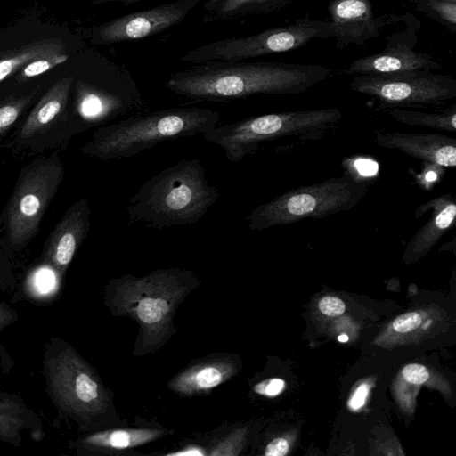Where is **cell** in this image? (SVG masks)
I'll list each match as a JSON object with an SVG mask.
<instances>
[{
	"label": "cell",
	"mask_w": 456,
	"mask_h": 456,
	"mask_svg": "<svg viewBox=\"0 0 456 456\" xmlns=\"http://www.w3.org/2000/svg\"><path fill=\"white\" fill-rule=\"evenodd\" d=\"M142 1H144V0H92V4L94 5H98V4H107V3L117 2V3H121L124 5H130V4L139 3Z\"/></svg>",
	"instance_id": "cell-37"
},
{
	"label": "cell",
	"mask_w": 456,
	"mask_h": 456,
	"mask_svg": "<svg viewBox=\"0 0 456 456\" xmlns=\"http://www.w3.org/2000/svg\"><path fill=\"white\" fill-rule=\"evenodd\" d=\"M29 412L24 404L12 399L0 398V441L19 445L22 430L28 428Z\"/></svg>",
	"instance_id": "cell-24"
},
{
	"label": "cell",
	"mask_w": 456,
	"mask_h": 456,
	"mask_svg": "<svg viewBox=\"0 0 456 456\" xmlns=\"http://www.w3.org/2000/svg\"><path fill=\"white\" fill-rule=\"evenodd\" d=\"M50 395L66 414L83 420L105 411L107 392L90 365L70 346L49 354L45 362Z\"/></svg>",
	"instance_id": "cell-8"
},
{
	"label": "cell",
	"mask_w": 456,
	"mask_h": 456,
	"mask_svg": "<svg viewBox=\"0 0 456 456\" xmlns=\"http://www.w3.org/2000/svg\"><path fill=\"white\" fill-rule=\"evenodd\" d=\"M162 434L161 430L152 428L113 429L94 433L81 444L90 450H124L150 443Z\"/></svg>",
	"instance_id": "cell-21"
},
{
	"label": "cell",
	"mask_w": 456,
	"mask_h": 456,
	"mask_svg": "<svg viewBox=\"0 0 456 456\" xmlns=\"http://www.w3.org/2000/svg\"><path fill=\"white\" fill-rule=\"evenodd\" d=\"M220 118L219 111L201 107L147 110L101 126L82 151L99 160H120L162 142L203 135Z\"/></svg>",
	"instance_id": "cell-3"
},
{
	"label": "cell",
	"mask_w": 456,
	"mask_h": 456,
	"mask_svg": "<svg viewBox=\"0 0 456 456\" xmlns=\"http://www.w3.org/2000/svg\"><path fill=\"white\" fill-rule=\"evenodd\" d=\"M389 113L395 121L409 125L429 127L445 132L456 131V104L442 112H421L403 108L389 109Z\"/></svg>",
	"instance_id": "cell-23"
},
{
	"label": "cell",
	"mask_w": 456,
	"mask_h": 456,
	"mask_svg": "<svg viewBox=\"0 0 456 456\" xmlns=\"http://www.w3.org/2000/svg\"><path fill=\"white\" fill-rule=\"evenodd\" d=\"M245 429H237L218 443L210 452V455H237L242 448Z\"/></svg>",
	"instance_id": "cell-28"
},
{
	"label": "cell",
	"mask_w": 456,
	"mask_h": 456,
	"mask_svg": "<svg viewBox=\"0 0 456 456\" xmlns=\"http://www.w3.org/2000/svg\"><path fill=\"white\" fill-rule=\"evenodd\" d=\"M402 374L406 381L416 385L426 382L429 378L428 370L425 366L417 363L404 366Z\"/></svg>",
	"instance_id": "cell-30"
},
{
	"label": "cell",
	"mask_w": 456,
	"mask_h": 456,
	"mask_svg": "<svg viewBox=\"0 0 456 456\" xmlns=\"http://www.w3.org/2000/svg\"><path fill=\"white\" fill-rule=\"evenodd\" d=\"M201 1L176 0L127 13L94 28L91 40L97 45H110L154 36L182 22Z\"/></svg>",
	"instance_id": "cell-13"
},
{
	"label": "cell",
	"mask_w": 456,
	"mask_h": 456,
	"mask_svg": "<svg viewBox=\"0 0 456 456\" xmlns=\"http://www.w3.org/2000/svg\"><path fill=\"white\" fill-rule=\"evenodd\" d=\"M374 142L435 167L456 166V140L445 134L377 131Z\"/></svg>",
	"instance_id": "cell-16"
},
{
	"label": "cell",
	"mask_w": 456,
	"mask_h": 456,
	"mask_svg": "<svg viewBox=\"0 0 456 456\" xmlns=\"http://www.w3.org/2000/svg\"><path fill=\"white\" fill-rule=\"evenodd\" d=\"M421 1H426V0H410V2L413 3V4H417V3L421 2ZM444 1H449V2H452V3H456V0H444Z\"/></svg>",
	"instance_id": "cell-39"
},
{
	"label": "cell",
	"mask_w": 456,
	"mask_h": 456,
	"mask_svg": "<svg viewBox=\"0 0 456 456\" xmlns=\"http://www.w3.org/2000/svg\"><path fill=\"white\" fill-rule=\"evenodd\" d=\"M370 181L346 171L312 185L299 186L257 206L245 218L250 231L320 219L352 209L366 196Z\"/></svg>",
	"instance_id": "cell-4"
},
{
	"label": "cell",
	"mask_w": 456,
	"mask_h": 456,
	"mask_svg": "<svg viewBox=\"0 0 456 456\" xmlns=\"http://www.w3.org/2000/svg\"><path fill=\"white\" fill-rule=\"evenodd\" d=\"M74 109L86 126H103L149 110L134 84L126 77L106 85L77 79Z\"/></svg>",
	"instance_id": "cell-11"
},
{
	"label": "cell",
	"mask_w": 456,
	"mask_h": 456,
	"mask_svg": "<svg viewBox=\"0 0 456 456\" xmlns=\"http://www.w3.org/2000/svg\"><path fill=\"white\" fill-rule=\"evenodd\" d=\"M191 279L185 270L169 268L143 277L126 275L118 281L113 305L118 314L139 322L142 349L154 347L167 337L175 307L187 293Z\"/></svg>",
	"instance_id": "cell-5"
},
{
	"label": "cell",
	"mask_w": 456,
	"mask_h": 456,
	"mask_svg": "<svg viewBox=\"0 0 456 456\" xmlns=\"http://www.w3.org/2000/svg\"><path fill=\"white\" fill-rule=\"evenodd\" d=\"M292 0H206L203 7L207 21L224 20L248 14H267Z\"/></svg>",
	"instance_id": "cell-20"
},
{
	"label": "cell",
	"mask_w": 456,
	"mask_h": 456,
	"mask_svg": "<svg viewBox=\"0 0 456 456\" xmlns=\"http://www.w3.org/2000/svg\"><path fill=\"white\" fill-rule=\"evenodd\" d=\"M402 24L400 29L386 37V46L381 52L354 60L344 72L366 75L442 69L443 65L430 54L414 50L420 28L419 20L411 13L403 14Z\"/></svg>",
	"instance_id": "cell-12"
},
{
	"label": "cell",
	"mask_w": 456,
	"mask_h": 456,
	"mask_svg": "<svg viewBox=\"0 0 456 456\" xmlns=\"http://www.w3.org/2000/svg\"><path fill=\"white\" fill-rule=\"evenodd\" d=\"M60 53H65V44L59 38L37 40L9 52L0 58V83L29 61Z\"/></svg>",
	"instance_id": "cell-22"
},
{
	"label": "cell",
	"mask_w": 456,
	"mask_h": 456,
	"mask_svg": "<svg viewBox=\"0 0 456 456\" xmlns=\"http://www.w3.org/2000/svg\"><path fill=\"white\" fill-rule=\"evenodd\" d=\"M31 95L12 99L0 105V134L9 128L19 118Z\"/></svg>",
	"instance_id": "cell-27"
},
{
	"label": "cell",
	"mask_w": 456,
	"mask_h": 456,
	"mask_svg": "<svg viewBox=\"0 0 456 456\" xmlns=\"http://www.w3.org/2000/svg\"><path fill=\"white\" fill-rule=\"evenodd\" d=\"M422 316L419 312H409L397 316L392 322L394 330L406 333L415 330L421 322Z\"/></svg>",
	"instance_id": "cell-29"
},
{
	"label": "cell",
	"mask_w": 456,
	"mask_h": 456,
	"mask_svg": "<svg viewBox=\"0 0 456 456\" xmlns=\"http://www.w3.org/2000/svg\"><path fill=\"white\" fill-rule=\"evenodd\" d=\"M62 177L63 167L55 155L34 164L22 176L7 212L8 237L13 247H23L37 234Z\"/></svg>",
	"instance_id": "cell-10"
},
{
	"label": "cell",
	"mask_w": 456,
	"mask_h": 456,
	"mask_svg": "<svg viewBox=\"0 0 456 456\" xmlns=\"http://www.w3.org/2000/svg\"><path fill=\"white\" fill-rule=\"evenodd\" d=\"M338 340L339 342L345 343V342H346V341L348 340V337H347V335H346V334H342V335H339V336L338 337Z\"/></svg>",
	"instance_id": "cell-38"
},
{
	"label": "cell",
	"mask_w": 456,
	"mask_h": 456,
	"mask_svg": "<svg viewBox=\"0 0 456 456\" xmlns=\"http://www.w3.org/2000/svg\"><path fill=\"white\" fill-rule=\"evenodd\" d=\"M90 213L88 201L85 199L77 200L68 209L49 236L44 258L61 277L87 236Z\"/></svg>",
	"instance_id": "cell-15"
},
{
	"label": "cell",
	"mask_w": 456,
	"mask_h": 456,
	"mask_svg": "<svg viewBox=\"0 0 456 456\" xmlns=\"http://www.w3.org/2000/svg\"><path fill=\"white\" fill-rule=\"evenodd\" d=\"M431 209V216L412 236L405 248L407 258L416 259L429 249L454 226L456 218V200L451 194L440 195L418 207L414 216H422Z\"/></svg>",
	"instance_id": "cell-17"
},
{
	"label": "cell",
	"mask_w": 456,
	"mask_h": 456,
	"mask_svg": "<svg viewBox=\"0 0 456 456\" xmlns=\"http://www.w3.org/2000/svg\"><path fill=\"white\" fill-rule=\"evenodd\" d=\"M289 451V443L286 439L278 437L272 440L265 447L266 456H283Z\"/></svg>",
	"instance_id": "cell-34"
},
{
	"label": "cell",
	"mask_w": 456,
	"mask_h": 456,
	"mask_svg": "<svg viewBox=\"0 0 456 456\" xmlns=\"http://www.w3.org/2000/svg\"><path fill=\"white\" fill-rule=\"evenodd\" d=\"M285 387V382L281 379L274 378L265 379L254 387V390L260 395L266 396H275L282 392Z\"/></svg>",
	"instance_id": "cell-32"
},
{
	"label": "cell",
	"mask_w": 456,
	"mask_h": 456,
	"mask_svg": "<svg viewBox=\"0 0 456 456\" xmlns=\"http://www.w3.org/2000/svg\"><path fill=\"white\" fill-rule=\"evenodd\" d=\"M168 455H175V456H191V455H206V452L203 449L197 447V446H190L187 448H184L183 450H180L175 452H171Z\"/></svg>",
	"instance_id": "cell-36"
},
{
	"label": "cell",
	"mask_w": 456,
	"mask_h": 456,
	"mask_svg": "<svg viewBox=\"0 0 456 456\" xmlns=\"http://www.w3.org/2000/svg\"><path fill=\"white\" fill-rule=\"evenodd\" d=\"M369 385L367 383H362L352 395L348 405L351 410L356 411L360 409L365 403L368 393Z\"/></svg>",
	"instance_id": "cell-33"
},
{
	"label": "cell",
	"mask_w": 456,
	"mask_h": 456,
	"mask_svg": "<svg viewBox=\"0 0 456 456\" xmlns=\"http://www.w3.org/2000/svg\"><path fill=\"white\" fill-rule=\"evenodd\" d=\"M316 64L208 61L169 76L166 87L194 102H230L255 94H301L326 80Z\"/></svg>",
	"instance_id": "cell-1"
},
{
	"label": "cell",
	"mask_w": 456,
	"mask_h": 456,
	"mask_svg": "<svg viewBox=\"0 0 456 456\" xmlns=\"http://www.w3.org/2000/svg\"><path fill=\"white\" fill-rule=\"evenodd\" d=\"M220 197L198 159H183L166 167L129 198L126 224L163 230L198 223Z\"/></svg>",
	"instance_id": "cell-2"
},
{
	"label": "cell",
	"mask_w": 456,
	"mask_h": 456,
	"mask_svg": "<svg viewBox=\"0 0 456 456\" xmlns=\"http://www.w3.org/2000/svg\"><path fill=\"white\" fill-rule=\"evenodd\" d=\"M328 10L338 49L379 37L389 21V14L374 16L370 0H330Z\"/></svg>",
	"instance_id": "cell-14"
},
{
	"label": "cell",
	"mask_w": 456,
	"mask_h": 456,
	"mask_svg": "<svg viewBox=\"0 0 456 456\" xmlns=\"http://www.w3.org/2000/svg\"><path fill=\"white\" fill-rule=\"evenodd\" d=\"M415 4L417 11L442 23L452 33L456 32V3L444 0H426Z\"/></svg>",
	"instance_id": "cell-25"
},
{
	"label": "cell",
	"mask_w": 456,
	"mask_h": 456,
	"mask_svg": "<svg viewBox=\"0 0 456 456\" xmlns=\"http://www.w3.org/2000/svg\"><path fill=\"white\" fill-rule=\"evenodd\" d=\"M73 83V77H63L47 90L25 120L20 133L21 138L33 137L65 110Z\"/></svg>",
	"instance_id": "cell-19"
},
{
	"label": "cell",
	"mask_w": 456,
	"mask_h": 456,
	"mask_svg": "<svg viewBox=\"0 0 456 456\" xmlns=\"http://www.w3.org/2000/svg\"><path fill=\"white\" fill-rule=\"evenodd\" d=\"M341 118L342 112L337 108L269 113L216 126L203 137L220 147L226 159L235 163L273 140L288 136L320 139Z\"/></svg>",
	"instance_id": "cell-6"
},
{
	"label": "cell",
	"mask_w": 456,
	"mask_h": 456,
	"mask_svg": "<svg viewBox=\"0 0 456 456\" xmlns=\"http://www.w3.org/2000/svg\"><path fill=\"white\" fill-rule=\"evenodd\" d=\"M236 371L234 361L229 358L213 359L180 372L170 381L169 387L186 395L207 392L228 380Z\"/></svg>",
	"instance_id": "cell-18"
},
{
	"label": "cell",
	"mask_w": 456,
	"mask_h": 456,
	"mask_svg": "<svg viewBox=\"0 0 456 456\" xmlns=\"http://www.w3.org/2000/svg\"><path fill=\"white\" fill-rule=\"evenodd\" d=\"M349 87L387 109L436 106L456 97V79L429 70L357 75Z\"/></svg>",
	"instance_id": "cell-9"
},
{
	"label": "cell",
	"mask_w": 456,
	"mask_h": 456,
	"mask_svg": "<svg viewBox=\"0 0 456 456\" xmlns=\"http://www.w3.org/2000/svg\"><path fill=\"white\" fill-rule=\"evenodd\" d=\"M319 309L325 315L338 316L345 312V303L338 297L327 296L319 301Z\"/></svg>",
	"instance_id": "cell-31"
},
{
	"label": "cell",
	"mask_w": 456,
	"mask_h": 456,
	"mask_svg": "<svg viewBox=\"0 0 456 456\" xmlns=\"http://www.w3.org/2000/svg\"><path fill=\"white\" fill-rule=\"evenodd\" d=\"M17 313L4 302H0V333L1 331L15 322Z\"/></svg>",
	"instance_id": "cell-35"
},
{
	"label": "cell",
	"mask_w": 456,
	"mask_h": 456,
	"mask_svg": "<svg viewBox=\"0 0 456 456\" xmlns=\"http://www.w3.org/2000/svg\"><path fill=\"white\" fill-rule=\"evenodd\" d=\"M334 37L330 20L308 17L294 23L265 29L260 33L210 42L186 53L181 61L193 64L208 61H240L272 53L288 52L311 40Z\"/></svg>",
	"instance_id": "cell-7"
},
{
	"label": "cell",
	"mask_w": 456,
	"mask_h": 456,
	"mask_svg": "<svg viewBox=\"0 0 456 456\" xmlns=\"http://www.w3.org/2000/svg\"><path fill=\"white\" fill-rule=\"evenodd\" d=\"M69 58L65 53H53L37 58L27 63L20 70L19 80L28 79L39 76L53 68L62 64Z\"/></svg>",
	"instance_id": "cell-26"
}]
</instances>
